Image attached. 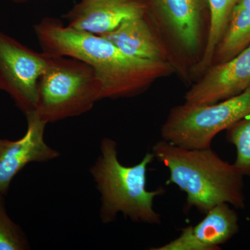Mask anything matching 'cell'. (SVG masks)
Returning a JSON list of instances; mask_svg holds the SVG:
<instances>
[{"mask_svg":"<svg viewBox=\"0 0 250 250\" xmlns=\"http://www.w3.org/2000/svg\"><path fill=\"white\" fill-rule=\"evenodd\" d=\"M26 118L27 129L22 138L17 141L0 139V192L4 195L13 179L28 164L47 162L60 156L44 139L47 123L33 112Z\"/></svg>","mask_w":250,"mask_h":250,"instance_id":"cell-9","label":"cell"},{"mask_svg":"<svg viewBox=\"0 0 250 250\" xmlns=\"http://www.w3.org/2000/svg\"><path fill=\"white\" fill-rule=\"evenodd\" d=\"M146 11L142 0H81L63 17L68 27L102 36Z\"/></svg>","mask_w":250,"mask_h":250,"instance_id":"cell-10","label":"cell"},{"mask_svg":"<svg viewBox=\"0 0 250 250\" xmlns=\"http://www.w3.org/2000/svg\"><path fill=\"white\" fill-rule=\"evenodd\" d=\"M145 18L168 50L176 74L195 79L210 27L208 0H142Z\"/></svg>","mask_w":250,"mask_h":250,"instance_id":"cell-4","label":"cell"},{"mask_svg":"<svg viewBox=\"0 0 250 250\" xmlns=\"http://www.w3.org/2000/svg\"><path fill=\"white\" fill-rule=\"evenodd\" d=\"M51 57L0 30V90L9 94L25 116L35 110L38 84Z\"/></svg>","mask_w":250,"mask_h":250,"instance_id":"cell-7","label":"cell"},{"mask_svg":"<svg viewBox=\"0 0 250 250\" xmlns=\"http://www.w3.org/2000/svg\"><path fill=\"white\" fill-rule=\"evenodd\" d=\"M101 100L93 67L79 59L52 56L39 80L33 113L48 124L84 114Z\"/></svg>","mask_w":250,"mask_h":250,"instance_id":"cell-5","label":"cell"},{"mask_svg":"<svg viewBox=\"0 0 250 250\" xmlns=\"http://www.w3.org/2000/svg\"><path fill=\"white\" fill-rule=\"evenodd\" d=\"M11 1L16 3V4H24V3L29 2L31 0H11Z\"/></svg>","mask_w":250,"mask_h":250,"instance_id":"cell-17","label":"cell"},{"mask_svg":"<svg viewBox=\"0 0 250 250\" xmlns=\"http://www.w3.org/2000/svg\"><path fill=\"white\" fill-rule=\"evenodd\" d=\"M34 31L42 52L79 59L93 67L103 100L136 96L159 79L176 74L168 62L132 58L103 36L77 30L57 18H42Z\"/></svg>","mask_w":250,"mask_h":250,"instance_id":"cell-1","label":"cell"},{"mask_svg":"<svg viewBox=\"0 0 250 250\" xmlns=\"http://www.w3.org/2000/svg\"><path fill=\"white\" fill-rule=\"evenodd\" d=\"M210 27L203 57L195 72V78L201 77L212 65L215 49L223 37L230 15L237 0H208Z\"/></svg>","mask_w":250,"mask_h":250,"instance_id":"cell-14","label":"cell"},{"mask_svg":"<svg viewBox=\"0 0 250 250\" xmlns=\"http://www.w3.org/2000/svg\"><path fill=\"white\" fill-rule=\"evenodd\" d=\"M102 36L130 57L168 62L173 66L168 50L145 16L125 21L114 30Z\"/></svg>","mask_w":250,"mask_h":250,"instance_id":"cell-12","label":"cell"},{"mask_svg":"<svg viewBox=\"0 0 250 250\" xmlns=\"http://www.w3.org/2000/svg\"><path fill=\"white\" fill-rule=\"evenodd\" d=\"M4 196L0 192V250H29L27 235L8 215Z\"/></svg>","mask_w":250,"mask_h":250,"instance_id":"cell-16","label":"cell"},{"mask_svg":"<svg viewBox=\"0 0 250 250\" xmlns=\"http://www.w3.org/2000/svg\"><path fill=\"white\" fill-rule=\"evenodd\" d=\"M152 152L168 169L166 184H174L187 194L188 208L206 214L220 204L239 209L246 207L244 177L211 148L186 149L161 140L153 146Z\"/></svg>","mask_w":250,"mask_h":250,"instance_id":"cell-2","label":"cell"},{"mask_svg":"<svg viewBox=\"0 0 250 250\" xmlns=\"http://www.w3.org/2000/svg\"><path fill=\"white\" fill-rule=\"evenodd\" d=\"M250 86V45L227 62L207 69L186 93L185 103L210 104L236 96Z\"/></svg>","mask_w":250,"mask_h":250,"instance_id":"cell-8","label":"cell"},{"mask_svg":"<svg viewBox=\"0 0 250 250\" xmlns=\"http://www.w3.org/2000/svg\"><path fill=\"white\" fill-rule=\"evenodd\" d=\"M250 113V86L239 95L217 103H185L171 108L161 126V138L186 149H208L217 134Z\"/></svg>","mask_w":250,"mask_h":250,"instance_id":"cell-6","label":"cell"},{"mask_svg":"<svg viewBox=\"0 0 250 250\" xmlns=\"http://www.w3.org/2000/svg\"><path fill=\"white\" fill-rule=\"evenodd\" d=\"M154 159L153 153L147 152L136 165L124 166L118 158V143L109 138L102 140L100 155L90 173L101 197L100 218L104 224L116 221L121 213L134 223H162L154 201L165 189L160 187L149 191L146 188L148 166Z\"/></svg>","mask_w":250,"mask_h":250,"instance_id":"cell-3","label":"cell"},{"mask_svg":"<svg viewBox=\"0 0 250 250\" xmlns=\"http://www.w3.org/2000/svg\"><path fill=\"white\" fill-rule=\"evenodd\" d=\"M238 213L227 203L215 206L201 222L183 229L175 239L152 250H217L239 231Z\"/></svg>","mask_w":250,"mask_h":250,"instance_id":"cell-11","label":"cell"},{"mask_svg":"<svg viewBox=\"0 0 250 250\" xmlns=\"http://www.w3.org/2000/svg\"><path fill=\"white\" fill-rule=\"evenodd\" d=\"M250 45V0H237L215 49L212 65L229 60Z\"/></svg>","mask_w":250,"mask_h":250,"instance_id":"cell-13","label":"cell"},{"mask_svg":"<svg viewBox=\"0 0 250 250\" xmlns=\"http://www.w3.org/2000/svg\"><path fill=\"white\" fill-rule=\"evenodd\" d=\"M226 138L236 147L233 165L243 177L250 179V113L227 129Z\"/></svg>","mask_w":250,"mask_h":250,"instance_id":"cell-15","label":"cell"}]
</instances>
